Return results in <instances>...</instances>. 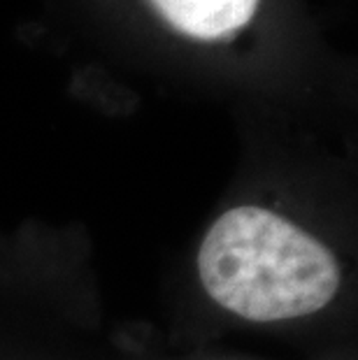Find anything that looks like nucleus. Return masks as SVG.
<instances>
[{"mask_svg":"<svg viewBox=\"0 0 358 360\" xmlns=\"http://www.w3.org/2000/svg\"><path fill=\"white\" fill-rule=\"evenodd\" d=\"M198 277L221 309L254 323L309 316L338 295L333 251L265 207H235L210 226L198 249Z\"/></svg>","mask_w":358,"mask_h":360,"instance_id":"obj_1","label":"nucleus"},{"mask_svg":"<svg viewBox=\"0 0 358 360\" xmlns=\"http://www.w3.org/2000/svg\"><path fill=\"white\" fill-rule=\"evenodd\" d=\"M165 21L196 40H221L245 28L258 0H151Z\"/></svg>","mask_w":358,"mask_h":360,"instance_id":"obj_2","label":"nucleus"}]
</instances>
